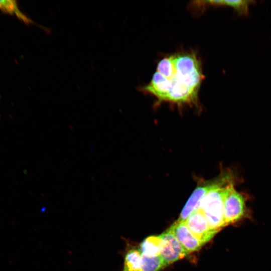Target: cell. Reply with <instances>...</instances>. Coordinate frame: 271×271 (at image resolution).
<instances>
[{
    "mask_svg": "<svg viewBox=\"0 0 271 271\" xmlns=\"http://www.w3.org/2000/svg\"><path fill=\"white\" fill-rule=\"evenodd\" d=\"M174 55L175 69L172 75L165 78L156 71L150 83L142 90L160 101L179 104L196 103L204 78L200 62L192 52H180Z\"/></svg>",
    "mask_w": 271,
    "mask_h": 271,
    "instance_id": "1",
    "label": "cell"
},
{
    "mask_svg": "<svg viewBox=\"0 0 271 271\" xmlns=\"http://www.w3.org/2000/svg\"><path fill=\"white\" fill-rule=\"evenodd\" d=\"M234 180L231 173L223 174L201 200L197 210L205 216L211 229L216 233L224 226L223 202L229 187Z\"/></svg>",
    "mask_w": 271,
    "mask_h": 271,
    "instance_id": "2",
    "label": "cell"
},
{
    "mask_svg": "<svg viewBox=\"0 0 271 271\" xmlns=\"http://www.w3.org/2000/svg\"><path fill=\"white\" fill-rule=\"evenodd\" d=\"M246 213L245 197L235 189L234 183H233L229 187L224 199L223 213L224 226L240 220Z\"/></svg>",
    "mask_w": 271,
    "mask_h": 271,
    "instance_id": "3",
    "label": "cell"
},
{
    "mask_svg": "<svg viewBox=\"0 0 271 271\" xmlns=\"http://www.w3.org/2000/svg\"><path fill=\"white\" fill-rule=\"evenodd\" d=\"M161 238V248L160 256L165 266L181 259L188 253L179 241L170 231L167 230L160 235Z\"/></svg>",
    "mask_w": 271,
    "mask_h": 271,
    "instance_id": "4",
    "label": "cell"
},
{
    "mask_svg": "<svg viewBox=\"0 0 271 271\" xmlns=\"http://www.w3.org/2000/svg\"><path fill=\"white\" fill-rule=\"evenodd\" d=\"M184 222L203 245L209 241L216 234L211 229L205 216L199 210L192 213Z\"/></svg>",
    "mask_w": 271,
    "mask_h": 271,
    "instance_id": "5",
    "label": "cell"
},
{
    "mask_svg": "<svg viewBox=\"0 0 271 271\" xmlns=\"http://www.w3.org/2000/svg\"><path fill=\"white\" fill-rule=\"evenodd\" d=\"M167 230L174 234L188 254L198 250L203 245L185 222L176 220Z\"/></svg>",
    "mask_w": 271,
    "mask_h": 271,
    "instance_id": "6",
    "label": "cell"
},
{
    "mask_svg": "<svg viewBox=\"0 0 271 271\" xmlns=\"http://www.w3.org/2000/svg\"><path fill=\"white\" fill-rule=\"evenodd\" d=\"M214 183L215 181H203L199 183L183 207L177 221L184 222L192 213L197 210L201 200L213 187Z\"/></svg>",
    "mask_w": 271,
    "mask_h": 271,
    "instance_id": "7",
    "label": "cell"
},
{
    "mask_svg": "<svg viewBox=\"0 0 271 271\" xmlns=\"http://www.w3.org/2000/svg\"><path fill=\"white\" fill-rule=\"evenodd\" d=\"M161 248L160 235H152L145 239L140 244L141 254L148 256L160 255Z\"/></svg>",
    "mask_w": 271,
    "mask_h": 271,
    "instance_id": "8",
    "label": "cell"
},
{
    "mask_svg": "<svg viewBox=\"0 0 271 271\" xmlns=\"http://www.w3.org/2000/svg\"><path fill=\"white\" fill-rule=\"evenodd\" d=\"M122 271H142V254L139 249L133 248L127 251Z\"/></svg>",
    "mask_w": 271,
    "mask_h": 271,
    "instance_id": "9",
    "label": "cell"
},
{
    "mask_svg": "<svg viewBox=\"0 0 271 271\" xmlns=\"http://www.w3.org/2000/svg\"><path fill=\"white\" fill-rule=\"evenodd\" d=\"M0 10L11 15H15L20 20L27 24L33 23L27 17L23 14L19 9L16 1L11 0L0 1Z\"/></svg>",
    "mask_w": 271,
    "mask_h": 271,
    "instance_id": "10",
    "label": "cell"
},
{
    "mask_svg": "<svg viewBox=\"0 0 271 271\" xmlns=\"http://www.w3.org/2000/svg\"><path fill=\"white\" fill-rule=\"evenodd\" d=\"M165 266L160 255L148 256L142 254V271H159Z\"/></svg>",
    "mask_w": 271,
    "mask_h": 271,
    "instance_id": "11",
    "label": "cell"
},
{
    "mask_svg": "<svg viewBox=\"0 0 271 271\" xmlns=\"http://www.w3.org/2000/svg\"><path fill=\"white\" fill-rule=\"evenodd\" d=\"M213 5H225L233 8L239 13H246L249 1H210L205 2Z\"/></svg>",
    "mask_w": 271,
    "mask_h": 271,
    "instance_id": "12",
    "label": "cell"
}]
</instances>
